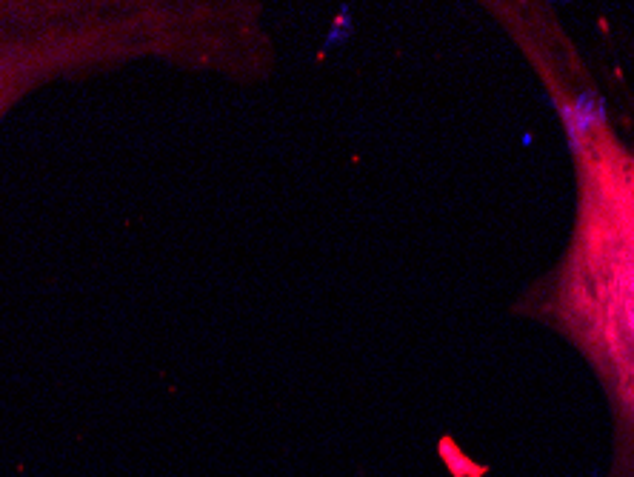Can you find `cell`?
<instances>
[{"label": "cell", "mask_w": 634, "mask_h": 477, "mask_svg": "<svg viewBox=\"0 0 634 477\" xmlns=\"http://www.w3.org/2000/svg\"><path fill=\"white\" fill-rule=\"evenodd\" d=\"M3 83H6V78H3V69H0V106H3Z\"/></svg>", "instance_id": "cell-2"}, {"label": "cell", "mask_w": 634, "mask_h": 477, "mask_svg": "<svg viewBox=\"0 0 634 477\" xmlns=\"http://www.w3.org/2000/svg\"><path fill=\"white\" fill-rule=\"evenodd\" d=\"M552 95L575 169L566 252L515 312L566 338L612 409V477H634V95L597 86L549 6L486 3Z\"/></svg>", "instance_id": "cell-1"}]
</instances>
